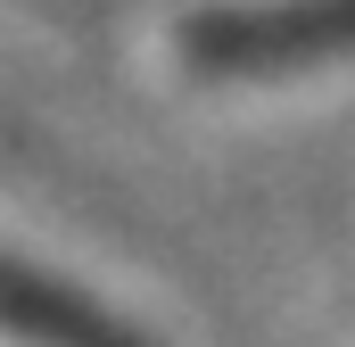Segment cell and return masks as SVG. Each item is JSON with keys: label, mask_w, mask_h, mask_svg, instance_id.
I'll return each mask as SVG.
<instances>
[{"label": "cell", "mask_w": 355, "mask_h": 347, "mask_svg": "<svg viewBox=\"0 0 355 347\" xmlns=\"http://www.w3.org/2000/svg\"><path fill=\"white\" fill-rule=\"evenodd\" d=\"M232 58H314V50H355V0H297V8H257L215 25Z\"/></svg>", "instance_id": "cell-1"}]
</instances>
